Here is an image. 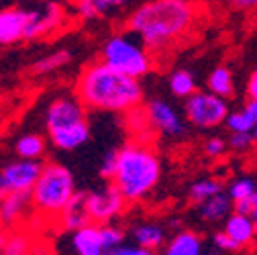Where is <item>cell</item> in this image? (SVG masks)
<instances>
[{
	"label": "cell",
	"instance_id": "6da1fadb",
	"mask_svg": "<svg viewBox=\"0 0 257 255\" xmlns=\"http://www.w3.org/2000/svg\"><path fill=\"white\" fill-rule=\"evenodd\" d=\"M198 21V7L188 0H147L128 13L126 33L137 37L155 55L182 43Z\"/></svg>",
	"mask_w": 257,
	"mask_h": 255
},
{
	"label": "cell",
	"instance_id": "7a4b0ae2",
	"mask_svg": "<svg viewBox=\"0 0 257 255\" xmlns=\"http://www.w3.org/2000/svg\"><path fill=\"white\" fill-rule=\"evenodd\" d=\"M76 98L86 110H100L114 114H133L141 110L143 86L141 80L122 76L98 61H90L82 68L74 84Z\"/></svg>",
	"mask_w": 257,
	"mask_h": 255
},
{
	"label": "cell",
	"instance_id": "3957f363",
	"mask_svg": "<svg viewBox=\"0 0 257 255\" xmlns=\"http://www.w3.org/2000/svg\"><path fill=\"white\" fill-rule=\"evenodd\" d=\"M159 180H162V162L151 145L131 141L118 149L116 172L110 184L118 188L126 202L145 200Z\"/></svg>",
	"mask_w": 257,
	"mask_h": 255
},
{
	"label": "cell",
	"instance_id": "277c9868",
	"mask_svg": "<svg viewBox=\"0 0 257 255\" xmlns=\"http://www.w3.org/2000/svg\"><path fill=\"white\" fill-rule=\"evenodd\" d=\"M45 129L53 147L61 151H74L88 143L90 122L86 106L72 96H57L45 108Z\"/></svg>",
	"mask_w": 257,
	"mask_h": 255
},
{
	"label": "cell",
	"instance_id": "5b68a950",
	"mask_svg": "<svg viewBox=\"0 0 257 255\" xmlns=\"http://www.w3.org/2000/svg\"><path fill=\"white\" fill-rule=\"evenodd\" d=\"M78 194L76 182L72 172L55 162L43 164V172L31 192V202H33L35 214L43 216L45 220H55L61 212L68 208V204Z\"/></svg>",
	"mask_w": 257,
	"mask_h": 255
},
{
	"label": "cell",
	"instance_id": "8992f818",
	"mask_svg": "<svg viewBox=\"0 0 257 255\" xmlns=\"http://www.w3.org/2000/svg\"><path fill=\"white\" fill-rule=\"evenodd\" d=\"M100 61L114 72L141 80L153 70V55L131 33H116L100 47Z\"/></svg>",
	"mask_w": 257,
	"mask_h": 255
},
{
	"label": "cell",
	"instance_id": "52a82bcc",
	"mask_svg": "<svg viewBox=\"0 0 257 255\" xmlns=\"http://www.w3.org/2000/svg\"><path fill=\"white\" fill-rule=\"evenodd\" d=\"M186 120L198 131H214L216 126L227 122L231 108L224 98L214 96L208 90H198L194 96L184 102Z\"/></svg>",
	"mask_w": 257,
	"mask_h": 255
},
{
	"label": "cell",
	"instance_id": "ba28073f",
	"mask_svg": "<svg viewBox=\"0 0 257 255\" xmlns=\"http://www.w3.org/2000/svg\"><path fill=\"white\" fill-rule=\"evenodd\" d=\"M86 204L90 212V220L94 225H112V220L120 216L126 208L124 196L118 192V188L110 182H106L100 188H94L86 192Z\"/></svg>",
	"mask_w": 257,
	"mask_h": 255
},
{
	"label": "cell",
	"instance_id": "9c48e42d",
	"mask_svg": "<svg viewBox=\"0 0 257 255\" xmlns=\"http://www.w3.org/2000/svg\"><path fill=\"white\" fill-rule=\"evenodd\" d=\"M27 41L33 39H43L53 35L55 31H59L63 25H66V7L59 3H41V5H33L27 9Z\"/></svg>",
	"mask_w": 257,
	"mask_h": 255
},
{
	"label": "cell",
	"instance_id": "30bf717a",
	"mask_svg": "<svg viewBox=\"0 0 257 255\" xmlns=\"http://www.w3.org/2000/svg\"><path fill=\"white\" fill-rule=\"evenodd\" d=\"M43 172V164L19 159L0 172V194H31Z\"/></svg>",
	"mask_w": 257,
	"mask_h": 255
},
{
	"label": "cell",
	"instance_id": "8fae6325",
	"mask_svg": "<svg viewBox=\"0 0 257 255\" xmlns=\"http://www.w3.org/2000/svg\"><path fill=\"white\" fill-rule=\"evenodd\" d=\"M145 118L153 131H157L164 137H180L184 133V120L178 114V110L162 98H153L143 108Z\"/></svg>",
	"mask_w": 257,
	"mask_h": 255
},
{
	"label": "cell",
	"instance_id": "7c38bea8",
	"mask_svg": "<svg viewBox=\"0 0 257 255\" xmlns=\"http://www.w3.org/2000/svg\"><path fill=\"white\" fill-rule=\"evenodd\" d=\"M27 9L7 7L0 9V47H9L25 39L27 35Z\"/></svg>",
	"mask_w": 257,
	"mask_h": 255
},
{
	"label": "cell",
	"instance_id": "4fadbf2b",
	"mask_svg": "<svg viewBox=\"0 0 257 255\" xmlns=\"http://www.w3.org/2000/svg\"><path fill=\"white\" fill-rule=\"evenodd\" d=\"M29 210H33L31 194H5L0 206V227L5 231H15L17 225L27 218Z\"/></svg>",
	"mask_w": 257,
	"mask_h": 255
},
{
	"label": "cell",
	"instance_id": "5bb4252c",
	"mask_svg": "<svg viewBox=\"0 0 257 255\" xmlns=\"http://www.w3.org/2000/svg\"><path fill=\"white\" fill-rule=\"evenodd\" d=\"M222 233L227 235L239 249H247L257 239V227L249 214L233 212L222 225Z\"/></svg>",
	"mask_w": 257,
	"mask_h": 255
},
{
	"label": "cell",
	"instance_id": "9a60e30c",
	"mask_svg": "<svg viewBox=\"0 0 257 255\" xmlns=\"http://www.w3.org/2000/svg\"><path fill=\"white\" fill-rule=\"evenodd\" d=\"M131 237H133V245L143 247L147 251H159L164 249L168 243V233L166 227L159 225L155 220H143L131 227Z\"/></svg>",
	"mask_w": 257,
	"mask_h": 255
},
{
	"label": "cell",
	"instance_id": "2e32d148",
	"mask_svg": "<svg viewBox=\"0 0 257 255\" xmlns=\"http://www.w3.org/2000/svg\"><path fill=\"white\" fill-rule=\"evenodd\" d=\"M204 251L206 247L202 237L194 231L184 229L168 239L166 247L162 249V255H204Z\"/></svg>",
	"mask_w": 257,
	"mask_h": 255
},
{
	"label": "cell",
	"instance_id": "e0dca14e",
	"mask_svg": "<svg viewBox=\"0 0 257 255\" xmlns=\"http://www.w3.org/2000/svg\"><path fill=\"white\" fill-rule=\"evenodd\" d=\"M57 222L61 225V229L72 231V233L92 225L90 212H88V204H86V192H78L74 196V200L68 204V208L63 210L61 216L57 218Z\"/></svg>",
	"mask_w": 257,
	"mask_h": 255
},
{
	"label": "cell",
	"instance_id": "ac0fdd59",
	"mask_svg": "<svg viewBox=\"0 0 257 255\" xmlns=\"http://www.w3.org/2000/svg\"><path fill=\"white\" fill-rule=\"evenodd\" d=\"M72 247L76 255H106L100 239V225L92 222V225L72 233Z\"/></svg>",
	"mask_w": 257,
	"mask_h": 255
},
{
	"label": "cell",
	"instance_id": "d6986e66",
	"mask_svg": "<svg viewBox=\"0 0 257 255\" xmlns=\"http://www.w3.org/2000/svg\"><path fill=\"white\" fill-rule=\"evenodd\" d=\"M233 212H235V202L229 198L227 192H220L218 196H214L198 206V216L204 222H208V225H216V222H222L224 225V220Z\"/></svg>",
	"mask_w": 257,
	"mask_h": 255
},
{
	"label": "cell",
	"instance_id": "ffe728a7",
	"mask_svg": "<svg viewBox=\"0 0 257 255\" xmlns=\"http://www.w3.org/2000/svg\"><path fill=\"white\" fill-rule=\"evenodd\" d=\"M120 7H124V3H118V0H80L74 5V11L84 21H98Z\"/></svg>",
	"mask_w": 257,
	"mask_h": 255
},
{
	"label": "cell",
	"instance_id": "44dd1931",
	"mask_svg": "<svg viewBox=\"0 0 257 255\" xmlns=\"http://www.w3.org/2000/svg\"><path fill=\"white\" fill-rule=\"evenodd\" d=\"M206 86H208V92H212L214 96L224 98V100L235 94V78H233L231 70L224 66H218L208 74Z\"/></svg>",
	"mask_w": 257,
	"mask_h": 255
},
{
	"label": "cell",
	"instance_id": "7402d4cb",
	"mask_svg": "<svg viewBox=\"0 0 257 255\" xmlns=\"http://www.w3.org/2000/svg\"><path fill=\"white\" fill-rule=\"evenodd\" d=\"M15 149H17V155L21 159H25V162H39L45 155L47 141H45V137H41L37 133H27V135L19 137Z\"/></svg>",
	"mask_w": 257,
	"mask_h": 255
},
{
	"label": "cell",
	"instance_id": "603a6c76",
	"mask_svg": "<svg viewBox=\"0 0 257 255\" xmlns=\"http://www.w3.org/2000/svg\"><path fill=\"white\" fill-rule=\"evenodd\" d=\"M220 192H224L220 180H216V178H200L196 182H192V186L188 188V198H190V202H194L196 206H200L206 200L218 196Z\"/></svg>",
	"mask_w": 257,
	"mask_h": 255
},
{
	"label": "cell",
	"instance_id": "cb8c5ba5",
	"mask_svg": "<svg viewBox=\"0 0 257 255\" xmlns=\"http://www.w3.org/2000/svg\"><path fill=\"white\" fill-rule=\"evenodd\" d=\"M72 51L68 49H59V51H53L41 59H37L33 66H31V74H35V76H47V74H53L61 68H66L70 66V61H72Z\"/></svg>",
	"mask_w": 257,
	"mask_h": 255
},
{
	"label": "cell",
	"instance_id": "d4e9b609",
	"mask_svg": "<svg viewBox=\"0 0 257 255\" xmlns=\"http://www.w3.org/2000/svg\"><path fill=\"white\" fill-rule=\"evenodd\" d=\"M170 90L176 98H184L188 100L190 96H194V94L198 92L196 90V78L192 72L188 70H176L170 74Z\"/></svg>",
	"mask_w": 257,
	"mask_h": 255
},
{
	"label": "cell",
	"instance_id": "484cf974",
	"mask_svg": "<svg viewBox=\"0 0 257 255\" xmlns=\"http://www.w3.org/2000/svg\"><path fill=\"white\" fill-rule=\"evenodd\" d=\"M227 194L235 202V206L245 204V202H249L257 196V184H255L253 178H247V176L235 178L227 188Z\"/></svg>",
	"mask_w": 257,
	"mask_h": 255
},
{
	"label": "cell",
	"instance_id": "4316f807",
	"mask_svg": "<svg viewBox=\"0 0 257 255\" xmlns=\"http://www.w3.org/2000/svg\"><path fill=\"white\" fill-rule=\"evenodd\" d=\"M35 247H33V239H31L29 233L25 231H11L9 233V239H7V245L3 249V255H35Z\"/></svg>",
	"mask_w": 257,
	"mask_h": 255
},
{
	"label": "cell",
	"instance_id": "83f0119b",
	"mask_svg": "<svg viewBox=\"0 0 257 255\" xmlns=\"http://www.w3.org/2000/svg\"><path fill=\"white\" fill-rule=\"evenodd\" d=\"M224 126H227V131L233 135V133H249L253 135L255 129H257V122L251 118V114L245 110V108H239V110H233L227 118V122H224Z\"/></svg>",
	"mask_w": 257,
	"mask_h": 255
},
{
	"label": "cell",
	"instance_id": "f1b7e54d",
	"mask_svg": "<svg viewBox=\"0 0 257 255\" xmlns=\"http://www.w3.org/2000/svg\"><path fill=\"white\" fill-rule=\"evenodd\" d=\"M100 239H102V245H104V251L106 255L118 247H122L124 243V231L116 225H102L100 227Z\"/></svg>",
	"mask_w": 257,
	"mask_h": 255
},
{
	"label": "cell",
	"instance_id": "f546056e",
	"mask_svg": "<svg viewBox=\"0 0 257 255\" xmlns=\"http://www.w3.org/2000/svg\"><path fill=\"white\" fill-rule=\"evenodd\" d=\"M204 153H206V157H210V159H218V157H222L224 153L229 151V141L224 139V137H218V135H212V137H208L206 141H204Z\"/></svg>",
	"mask_w": 257,
	"mask_h": 255
},
{
	"label": "cell",
	"instance_id": "4dcf8cb0",
	"mask_svg": "<svg viewBox=\"0 0 257 255\" xmlns=\"http://www.w3.org/2000/svg\"><path fill=\"white\" fill-rule=\"evenodd\" d=\"M227 141H229V149H233L237 153H247L249 149L255 147V139L249 133H233Z\"/></svg>",
	"mask_w": 257,
	"mask_h": 255
},
{
	"label": "cell",
	"instance_id": "1f68e13d",
	"mask_svg": "<svg viewBox=\"0 0 257 255\" xmlns=\"http://www.w3.org/2000/svg\"><path fill=\"white\" fill-rule=\"evenodd\" d=\"M116 162H118V149H110L104 153L102 157V164H100V176L110 182L114 178V172H116Z\"/></svg>",
	"mask_w": 257,
	"mask_h": 255
},
{
	"label": "cell",
	"instance_id": "d6a6232c",
	"mask_svg": "<svg viewBox=\"0 0 257 255\" xmlns=\"http://www.w3.org/2000/svg\"><path fill=\"white\" fill-rule=\"evenodd\" d=\"M212 247L218 249L220 253H235V251H241V249H239L227 235H224L222 231L214 233V237H212Z\"/></svg>",
	"mask_w": 257,
	"mask_h": 255
},
{
	"label": "cell",
	"instance_id": "836d02e7",
	"mask_svg": "<svg viewBox=\"0 0 257 255\" xmlns=\"http://www.w3.org/2000/svg\"><path fill=\"white\" fill-rule=\"evenodd\" d=\"M108 255H155L153 251H147L143 247H137V245H122L114 251H110Z\"/></svg>",
	"mask_w": 257,
	"mask_h": 255
},
{
	"label": "cell",
	"instance_id": "e575fe53",
	"mask_svg": "<svg viewBox=\"0 0 257 255\" xmlns=\"http://www.w3.org/2000/svg\"><path fill=\"white\" fill-rule=\"evenodd\" d=\"M247 100H255L257 102V68L253 70V74L247 80Z\"/></svg>",
	"mask_w": 257,
	"mask_h": 255
},
{
	"label": "cell",
	"instance_id": "d590c367",
	"mask_svg": "<svg viewBox=\"0 0 257 255\" xmlns=\"http://www.w3.org/2000/svg\"><path fill=\"white\" fill-rule=\"evenodd\" d=\"M253 139H255V149H257V129H255V133H253Z\"/></svg>",
	"mask_w": 257,
	"mask_h": 255
},
{
	"label": "cell",
	"instance_id": "8d00e7d4",
	"mask_svg": "<svg viewBox=\"0 0 257 255\" xmlns=\"http://www.w3.org/2000/svg\"><path fill=\"white\" fill-rule=\"evenodd\" d=\"M3 198H5V194H0V206H3Z\"/></svg>",
	"mask_w": 257,
	"mask_h": 255
},
{
	"label": "cell",
	"instance_id": "74e56055",
	"mask_svg": "<svg viewBox=\"0 0 257 255\" xmlns=\"http://www.w3.org/2000/svg\"><path fill=\"white\" fill-rule=\"evenodd\" d=\"M35 255H39V253H35Z\"/></svg>",
	"mask_w": 257,
	"mask_h": 255
}]
</instances>
